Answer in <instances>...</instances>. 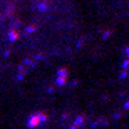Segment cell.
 I'll return each mask as SVG.
<instances>
[{"instance_id": "6da1fadb", "label": "cell", "mask_w": 129, "mask_h": 129, "mask_svg": "<svg viewBox=\"0 0 129 129\" xmlns=\"http://www.w3.org/2000/svg\"><path fill=\"white\" fill-rule=\"evenodd\" d=\"M40 122H42V119H40L39 114H34L27 119V126H29V127H37V126H40Z\"/></svg>"}, {"instance_id": "3957f363", "label": "cell", "mask_w": 129, "mask_h": 129, "mask_svg": "<svg viewBox=\"0 0 129 129\" xmlns=\"http://www.w3.org/2000/svg\"><path fill=\"white\" fill-rule=\"evenodd\" d=\"M57 84H59V86H64V84H66V79H62V77L57 79Z\"/></svg>"}, {"instance_id": "7a4b0ae2", "label": "cell", "mask_w": 129, "mask_h": 129, "mask_svg": "<svg viewBox=\"0 0 129 129\" xmlns=\"http://www.w3.org/2000/svg\"><path fill=\"white\" fill-rule=\"evenodd\" d=\"M84 121H86V117H84V116H77L76 121H74V124L71 126V129H77V127H81V126L84 124Z\"/></svg>"}]
</instances>
